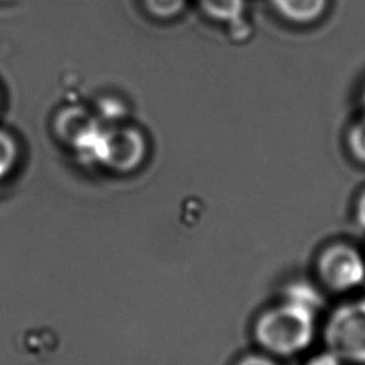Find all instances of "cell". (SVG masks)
Here are the masks:
<instances>
[{"label":"cell","mask_w":365,"mask_h":365,"mask_svg":"<svg viewBox=\"0 0 365 365\" xmlns=\"http://www.w3.org/2000/svg\"><path fill=\"white\" fill-rule=\"evenodd\" d=\"M314 335V312L295 302L265 314L257 325L258 341L275 354L304 349Z\"/></svg>","instance_id":"cell-1"},{"label":"cell","mask_w":365,"mask_h":365,"mask_svg":"<svg viewBox=\"0 0 365 365\" xmlns=\"http://www.w3.org/2000/svg\"><path fill=\"white\" fill-rule=\"evenodd\" d=\"M327 342L338 358L365 362V301L345 305L332 315Z\"/></svg>","instance_id":"cell-2"},{"label":"cell","mask_w":365,"mask_h":365,"mask_svg":"<svg viewBox=\"0 0 365 365\" xmlns=\"http://www.w3.org/2000/svg\"><path fill=\"white\" fill-rule=\"evenodd\" d=\"M96 150L98 157L117 171H130L144 155V140L138 131L117 128L100 133Z\"/></svg>","instance_id":"cell-3"},{"label":"cell","mask_w":365,"mask_h":365,"mask_svg":"<svg viewBox=\"0 0 365 365\" xmlns=\"http://www.w3.org/2000/svg\"><path fill=\"white\" fill-rule=\"evenodd\" d=\"M321 274L334 289L356 287L365 277V265L359 254L345 245L332 247L321 258Z\"/></svg>","instance_id":"cell-4"},{"label":"cell","mask_w":365,"mask_h":365,"mask_svg":"<svg viewBox=\"0 0 365 365\" xmlns=\"http://www.w3.org/2000/svg\"><path fill=\"white\" fill-rule=\"evenodd\" d=\"M58 134L77 147H94L100 130L94 117L81 107H68L63 110L56 121Z\"/></svg>","instance_id":"cell-5"},{"label":"cell","mask_w":365,"mask_h":365,"mask_svg":"<svg viewBox=\"0 0 365 365\" xmlns=\"http://www.w3.org/2000/svg\"><path fill=\"white\" fill-rule=\"evenodd\" d=\"M274 7L288 20L308 23L325 10L327 0H271Z\"/></svg>","instance_id":"cell-6"},{"label":"cell","mask_w":365,"mask_h":365,"mask_svg":"<svg viewBox=\"0 0 365 365\" xmlns=\"http://www.w3.org/2000/svg\"><path fill=\"white\" fill-rule=\"evenodd\" d=\"M202 10L212 19L237 24L241 21L244 0H200Z\"/></svg>","instance_id":"cell-7"},{"label":"cell","mask_w":365,"mask_h":365,"mask_svg":"<svg viewBox=\"0 0 365 365\" xmlns=\"http://www.w3.org/2000/svg\"><path fill=\"white\" fill-rule=\"evenodd\" d=\"M185 0H144L147 10L160 19H168L178 14Z\"/></svg>","instance_id":"cell-8"},{"label":"cell","mask_w":365,"mask_h":365,"mask_svg":"<svg viewBox=\"0 0 365 365\" xmlns=\"http://www.w3.org/2000/svg\"><path fill=\"white\" fill-rule=\"evenodd\" d=\"M16 160L14 141L3 131H0V178L4 177L13 167Z\"/></svg>","instance_id":"cell-9"},{"label":"cell","mask_w":365,"mask_h":365,"mask_svg":"<svg viewBox=\"0 0 365 365\" xmlns=\"http://www.w3.org/2000/svg\"><path fill=\"white\" fill-rule=\"evenodd\" d=\"M349 144L354 154L359 160L365 161V115L352 127L349 134Z\"/></svg>","instance_id":"cell-10"},{"label":"cell","mask_w":365,"mask_h":365,"mask_svg":"<svg viewBox=\"0 0 365 365\" xmlns=\"http://www.w3.org/2000/svg\"><path fill=\"white\" fill-rule=\"evenodd\" d=\"M309 365H341V358L329 351V354H324L315 358Z\"/></svg>","instance_id":"cell-11"},{"label":"cell","mask_w":365,"mask_h":365,"mask_svg":"<svg viewBox=\"0 0 365 365\" xmlns=\"http://www.w3.org/2000/svg\"><path fill=\"white\" fill-rule=\"evenodd\" d=\"M241 365H274V364L268 359H264V358H248Z\"/></svg>","instance_id":"cell-12"},{"label":"cell","mask_w":365,"mask_h":365,"mask_svg":"<svg viewBox=\"0 0 365 365\" xmlns=\"http://www.w3.org/2000/svg\"><path fill=\"white\" fill-rule=\"evenodd\" d=\"M358 215H359V221H361V224L365 227V195H364V197L361 198V201H359Z\"/></svg>","instance_id":"cell-13"}]
</instances>
